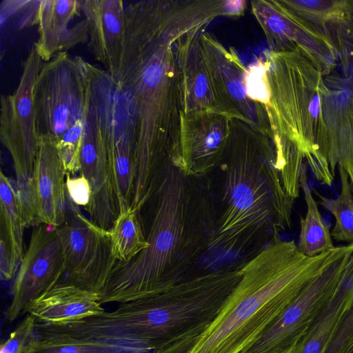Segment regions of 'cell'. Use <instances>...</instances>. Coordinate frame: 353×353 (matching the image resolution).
I'll return each mask as SVG.
<instances>
[{
	"mask_svg": "<svg viewBox=\"0 0 353 353\" xmlns=\"http://www.w3.org/2000/svg\"><path fill=\"white\" fill-rule=\"evenodd\" d=\"M208 176L214 207L209 250L248 260L292 226L295 199L285 191L272 144L258 129L233 130L225 154Z\"/></svg>",
	"mask_w": 353,
	"mask_h": 353,
	"instance_id": "cell-1",
	"label": "cell"
},
{
	"mask_svg": "<svg viewBox=\"0 0 353 353\" xmlns=\"http://www.w3.org/2000/svg\"><path fill=\"white\" fill-rule=\"evenodd\" d=\"M152 199L156 202L148 247L128 263L117 262L98 295L102 305L163 292L189 277L209 250L214 207L208 176L185 175L170 164Z\"/></svg>",
	"mask_w": 353,
	"mask_h": 353,
	"instance_id": "cell-2",
	"label": "cell"
},
{
	"mask_svg": "<svg viewBox=\"0 0 353 353\" xmlns=\"http://www.w3.org/2000/svg\"><path fill=\"white\" fill-rule=\"evenodd\" d=\"M345 246L308 256L294 241L279 239L266 245L242 265L238 283L182 353H242Z\"/></svg>",
	"mask_w": 353,
	"mask_h": 353,
	"instance_id": "cell-3",
	"label": "cell"
},
{
	"mask_svg": "<svg viewBox=\"0 0 353 353\" xmlns=\"http://www.w3.org/2000/svg\"><path fill=\"white\" fill-rule=\"evenodd\" d=\"M165 51L136 43L125 48L117 81L131 103L134 124V186L152 188L170 163L172 144L164 130Z\"/></svg>",
	"mask_w": 353,
	"mask_h": 353,
	"instance_id": "cell-4",
	"label": "cell"
},
{
	"mask_svg": "<svg viewBox=\"0 0 353 353\" xmlns=\"http://www.w3.org/2000/svg\"><path fill=\"white\" fill-rule=\"evenodd\" d=\"M353 243L314 279L272 325L242 353H291L340 289L351 265Z\"/></svg>",
	"mask_w": 353,
	"mask_h": 353,
	"instance_id": "cell-5",
	"label": "cell"
},
{
	"mask_svg": "<svg viewBox=\"0 0 353 353\" xmlns=\"http://www.w3.org/2000/svg\"><path fill=\"white\" fill-rule=\"evenodd\" d=\"M38 137L54 141L84 117L85 88L76 57L59 52L44 62L34 92Z\"/></svg>",
	"mask_w": 353,
	"mask_h": 353,
	"instance_id": "cell-6",
	"label": "cell"
},
{
	"mask_svg": "<svg viewBox=\"0 0 353 353\" xmlns=\"http://www.w3.org/2000/svg\"><path fill=\"white\" fill-rule=\"evenodd\" d=\"M77 207L67 196L65 219L57 227L64 256V272L60 282L98 296L117 260L110 232L93 223Z\"/></svg>",
	"mask_w": 353,
	"mask_h": 353,
	"instance_id": "cell-7",
	"label": "cell"
},
{
	"mask_svg": "<svg viewBox=\"0 0 353 353\" xmlns=\"http://www.w3.org/2000/svg\"><path fill=\"white\" fill-rule=\"evenodd\" d=\"M43 63L33 45L17 89L1 97L0 139L11 155L17 183L29 181L33 172L39 143L33 92Z\"/></svg>",
	"mask_w": 353,
	"mask_h": 353,
	"instance_id": "cell-8",
	"label": "cell"
},
{
	"mask_svg": "<svg viewBox=\"0 0 353 353\" xmlns=\"http://www.w3.org/2000/svg\"><path fill=\"white\" fill-rule=\"evenodd\" d=\"M64 272V256L57 227L34 225L10 288L11 301L4 312L12 322L28 313L30 305L57 285Z\"/></svg>",
	"mask_w": 353,
	"mask_h": 353,
	"instance_id": "cell-9",
	"label": "cell"
},
{
	"mask_svg": "<svg viewBox=\"0 0 353 353\" xmlns=\"http://www.w3.org/2000/svg\"><path fill=\"white\" fill-rule=\"evenodd\" d=\"M231 119L215 112L182 114L179 137L170 154L171 165L185 175H209L225 154Z\"/></svg>",
	"mask_w": 353,
	"mask_h": 353,
	"instance_id": "cell-10",
	"label": "cell"
},
{
	"mask_svg": "<svg viewBox=\"0 0 353 353\" xmlns=\"http://www.w3.org/2000/svg\"><path fill=\"white\" fill-rule=\"evenodd\" d=\"M83 120L79 174L91 188L85 210L93 223L109 232L119 216V206L105 145L86 94Z\"/></svg>",
	"mask_w": 353,
	"mask_h": 353,
	"instance_id": "cell-11",
	"label": "cell"
},
{
	"mask_svg": "<svg viewBox=\"0 0 353 353\" xmlns=\"http://www.w3.org/2000/svg\"><path fill=\"white\" fill-rule=\"evenodd\" d=\"M200 39L227 115L242 120L266 134L260 119L265 121L268 110L248 97L246 69L237 55L208 34H203Z\"/></svg>",
	"mask_w": 353,
	"mask_h": 353,
	"instance_id": "cell-12",
	"label": "cell"
},
{
	"mask_svg": "<svg viewBox=\"0 0 353 353\" xmlns=\"http://www.w3.org/2000/svg\"><path fill=\"white\" fill-rule=\"evenodd\" d=\"M88 29V48L94 59L117 81L126 41L125 8L120 0H80Z\"/></svg>",
	"mask_w": 353,
	"mask_h": 353,
	"instance_id": "cell-13",
	"label": "cell"
},
{
	"mask_svg": "<svg viewBox=\"0 0 353 353\" xmlns=\"http://www.w3.org/2000/svg\"><path fill=\"white\" fill-rule=\"evenodd\" d=\"M176 54L183 114L227 115L201 39L188 36L178 46Z\"/></svg>",
	"mask_w": 353,
	"mask_h": 353,
	"instance_id": "cell-14",
	"label": "cell"
},
{
	"mask_svg": "<svg viewBox=\"0 0 353 353\" xmlns=\"http://www.w3.org/2000/svg\"><path fill=\"white\" fill-rule=\"evenodd\" d=\"M65 176L54 141L39 137L30 180L37 225L59 227L64 223L67 205Z\"/></svg>",
	"mask_w": 353,
	"mask_h": 353,
	"instance_id": "cell-15",
	"label": "cell"
},
{
	"mask_svg": "<svg viewBox=\"0 0 353 353\" xmlns=\"http://www.w3.org/2000/svg\"><path fill=\"white\" fill-rule=\"evenodd\" d=\"M80 11V0L40 1L37 15L39 38L34 46L43 62L88 40L85 19L69 27Z\"/></svg>",
	"mask_w": 353,
	"mask_h": 353,
	"instance_id": "cell-16",
	"label": "cell"
},
{
	"mask_svg": "<svg viewBox=\"0 0 353 353\" xmlns=\"http://www.w3.org/2000/svg\"><path fill=\"white\" fill-rule=\"evenodd\" d=\"M105 311L96 294L72 284L59 283L35 300L28 313L40 323L83 319Z\"/></svg>",
	"mask_w": 353,
	"mask_h": 353,
	"instance_id": "cell-17",
	"label": "cell"
},
{
	"mask_svg": "<svg viewBox=\"0 0 353 353\" xmlns=\"http://www.w3.org/2000/svg\"><path fill=\"white\" fill-rule=\"evenodd\" d=\"M353 305V256L338 292L291 353H324Z\"/></svg>",
	"mask_w": 353,
	"mask_h": 353,
	"instance_id": "cell-18",
	"label": "cell"
},
{
	"mask_svg": "<svg viewBox=\"0 0 353 353\" xmlns=\"http://www.w3.org/2000/svg\"><path fill=\"white\" fill-rule=\"evenodd\" d=\"M300 188L303 191L307 211L300 219L298 249L303 254L314 256L334 248L330 224L322 216L307 181L306 165L301 170Z\"/></svg>",
	"mask_w": 353,
	"mask_h": 353,
	"instance_id": "cell-19",
	"label": "cell"
},
{
	"mask_svg": "<svg viewBox=\"0 0 353 353\" xmlns=\"http://www.w3.org/2000/svg\"><path fill=\"white\" fill-rule=\"evenodd\" d=\"M109 232L117 262L128 263L148 247L141 212L132 206L119 212Z\"/></svg>",
	"mask_w": 353,
	"mask_h": 353,
	"instance_id": "cell-20",
	"label": "cell"
},
{
	"mask_svg": "<svg viewBox=\"0 0 353 353\" xmlns=\"http://www.w3.org/2000/svg\"><path fill=\"white\" fill-rule=\"evenodd\" d=\"M0 236L13 247L19 258L24 256V230L26 228L14 183L3 171L0 173Z\"/></svg>",
	"mask_w": 353,
	"mask_h": 353,
	"instance_id": "cell-21",
	"label": "cell"
},
{
	"mask_svg": "<svg viewBox=\"0 0 353 353\" xmlns=\"http://www.w3.org/2000/svg\"><path fill=\"white\" fill-rule=\"evenodd\" d=\"M341 191L336 199L328 198L314 193L319 199V203L334 217L335 223L331 230L332 239L336 241L353 242V192L345 171L337 167Z\"/></svg>",
	"mask_w": 353,
	"mask_h": 353,
	"instance_id": "cell-22",
	"label": "cell"
},
{
	"mask_svg": "<svg viewBox=\"0 0 353 353\" xmlns=\"http://www.w3.org/2000/svg\"><path fill=\"white\" fill-rule=\"evenodd\" d=\"M83 123V118L77 121L54 141L65 175L75 176L80 170Z\"/></svg>",
	"mask_w": 353,
	"mask_h": 353,
	"instance_id": "cell-23",
	"label": "cell"
},
{
	"mask_svg": "<svg viewBox=\"0 0 353 353\" xmlns=\"http://www.w3.org/2000/svg\"><path fill=\"white\" fill-rule=\"evenodd\" d=\"M37 321L28 314L1 344L0 353H32L38 339Z\"/></svg>",
	"mask_w": 353,
	"mask_h": 353,
	"instance_id": "cell-24",
	"label": "cell"
},
{
	"mask_svg": "<svg viewBox=\"0 0 353 353\" xmlns=\"http://www.w3.org/2000/svg\"><path fill=\"white\" fill-rule=\"evenodd\" d=\"M245 87L250 99L259 105H263L267 109L270 94L266 62L259 61L246 69Z\"/></svg>",
	"mask_w": 353,
	"mask_h": 353,
	"instance_id": "cell-25",
	"label": "cell"
},
{
	"mask_svg": "<svg viewBox=\"0 0 353 353\" xmlns=\"http://www.w3.org/2000/svg\"><path fill=\"white\" fill-rule=\"evenodd\" d=\"M32 353H119L115 350L94 344L38 339Z\"/></svg>",
	"mask_w": 353,
	"mask_h": 353,
	"instance_id": "cell-26",
	"label": "cell"
},
{
	"mask_svg": "<svg viewBox=\"0 0 353 353\" xmlns=\"http://www.w3.org/2000/svg\"><path fill=\"white\" fill-rule=\"evenodd\" d=\"M65 190L67 196L77 207L85 210L88 206L91 198V188L88 180L82 175L65 176Z\"/></svg>",
	"mask_w": 353,
	"mask_h": 353,
	"instance_id": "cell-27",
	"label": "cell"
},
{
	"mask_svg": "<svg viewBox=\"0 0 353 353\" xmlns=\"http://www.w3.org/2000/svg\"><path fill=\"white\" fill-rule=\"evenodd\" d=\"M352 339H353V305L327 349H331L334 353H336Z\"/></svg>",
	"mask_w": 353,
	"mask_h": 353,
	"instance_id": "cell-28",
	"label": "cell"
},
{
	"mask_svg": "<svg viewBox=\"0 0 353 353\" xmlns=\"http://www.w3.org/2000/svg\"><path fill=\"white\" fill-rule=\"evenodd\" d=\"M225 3L227 5L225 6V8L229 14H237L242 11L245 2L241 1H226Z\"/></svg>",
	"mask_w": 353,
	"mask_h": 353,
	"instance_id": "cell-29",
	"label": "cell"
},
{
	"mask_svg": "<svg viewBox=\"0 0 353 353\" xmlns=\"http://www.w3.org/2000/svg\"><path fill=\"white\" fill-rule=\"evenodd\" d=\"M336 353H353V339L344 345Z\"/></svg>",
	"mask_w": 353,
	"mask_h": 353,
	"instance_id": "cell-30",
	"label": "cell"
},
{
	"mask_svg": "<svg viewBox=\"0 0 353 353\" xmlns=\"http://www.w3.org/2000/svg\"><path fill=\"white\" fill-rule=\"evenodd\" d=\"M324 353H334V351L331 349H327Z\"/></svg>",
	"mask_w": 353,
	"mask_h": 353,
	"instance_id": "cell-31",
	"label": "cell"
},
{
	"mask_svg": "<svg viewBox=\"0 0 353 353\" xmlns=\"http://www.w3.org/2000/svg\"><path fill=\"white\" fill-rule=\"evenodd\" d=\"M150 353H154V352H150Z\"/></svg>",
	"mask_w": 353,
	"mask_h": 353,
	"instance_id": "cell-32",
	"label": "cell"
}]
</instances>
